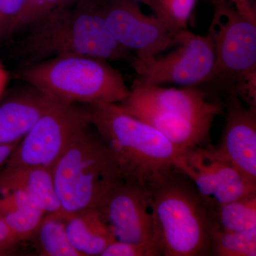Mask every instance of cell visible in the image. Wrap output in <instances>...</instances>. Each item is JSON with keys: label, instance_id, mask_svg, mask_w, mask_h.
Returning a JSON list of instances; mask_svg holds the SVG:
<instances>
[{"label": "cell", "instance_id": "1", "mask_svg": "<svg viewBox=\"0 0 256 256\" xmlns=\"http://www.w3.org/2000/svg\"><path fill=\"white\" fill-rule=\"evenodd\" d=\"M148 188L160 256H212L213 208L190 178L175 168Z\"/></svg>", "mask_w": 256, "mask_h": 256}, {"label": "cell", "instance_id": "2", "mask_svg": "<svg viewBox=\"0 0 256 256\" xmlns=\"http://www.w3.org/2000/svg\"><path fill=\"white\" fill-rule=\"evenodd\" d=\"M28 28L23 50L30 64L60 55L90 56L108 62L131 57L108 30L100 0H73Z\"/></svg>", "mask_w": 256, "mask_h": 256}, {"label": "cell", "instance_id": "3", "mask_svg": "<svg viewBox=\"0 0 256 256\" xmlns=\"http://www.w3.org/2000/svg\"><path fill=\"white\" fill-rule=\"evenodd\" d=\"M86 110L124 182L148 188L175 169L180 152L150 124L127 114L118 104L88 105Z\"/></svg>", "mask_w": 256, "mask_h": 256}, {"label": "cell", "instance_id": "4", "mask_svg": "<svg viewBox=\"0 0 256 256\" xmlns=\"http://www.w3.org/2000/svg\"><path fill=\"white\" fill-rule=\"evenodd\" d=\"M56 100L86 105L119 104L130 88L108 62L86 55H60L28 64L18 74Z\"/></svg>", "mask_w": 256, "mask_h": 256}, {"label": "cell", "instance_id": "5", "mask_svg": "<svg viewBox=\"0 0 256 256\" xmlns=\"http://www.w3.org/2000/svg\"><path fill=\"white\" fill-rule=\"evenodd\" d=\"M50 169L64 214L97 208L108 192L124 181L110 150L88 128L74 138Z\"/></svg>", "mask_w": 256, "mask_h": 256}, {"label": "cell", "instance_id": "6", "mask_svg": "<svg viewBox=\"0 0 256 256\" xmlns=\"http://www.w3.org/2000/svg\"><path fill=\"white\" fill-rule=\"evenodd\" d=\"M213 16L207 34L214 52L210 82L226 96L256 74V22L239 12L229 0H210Z\"/></svg>", "mask_w": 256, "mask_h": 256}, {"label": "cell", "instance_id": "7", "mask_svg": "<svg viewBox=\"0 0 256 256\" xmlns=\"http://www.w3.org/2000/svg\"><path fill=\"white\" fill-rule=\"evenodd\" d=\"M90 126L86 109L56 100L16 144L4 166L52 168L74 138Z\"/></svg>", "mask_w": 256, "mask_h": 256}, {"label": "cell", "instance_id": "8", "mask_svg": "<svg viewBox=\"0 0 256 256\" xmlns=\"http://www.w3.org/2000/svg\"><path fill=\"white\" fill-rule=\"evenodd\" d=\"M178 40L175 50L168 54L158 56L146 63L132 60L137 74L132 84L198 87L208 84L214 68V52L210 36L185 30L180 32Z\"/></svg>", "mask_w": 256, "mask_h": 256}, {"label": "cell", "instance_id": "9", "mask_svg": "<svg viewBox=\"0 0 256 256\" xmlns=\"http://www.w3.org/2000/svg\"><path fill=\"white\" fill-rule=\"evenodd\" d=\"M101 14L116 42L146 63L178 44L180 32L168 30L154 16L141 11L134 0H100Z\"/></svg>", "mask_w": 256, "mask_h": 256}, {"label": "cell", "instance_id": "10", "mask_svg": "<svg viewBox=\"0 0 256 256\" xmlns=\"http://www.w3.org/2000/svg\"><path fill=\"white\" fill-rule=\"evenodd\" d=\"M174 166L190 178L212 208L256 192V186L210 144L180 152Z\"/></svg>", "mask_w": 256, "mask_h": 256}, {"label": "cell", "instance_id": "11", "mask_svg": "<svg viewBox=\"0 0 256 256\" xmlns=\"http://www.w3.org/2000/svg\"><path fill=\"white\" fill-rule=\"evenodd\" d=\"M96 210L116 240L146 244L158 250L146 186L120 182L108 192Z\"/></svg>", "mask_w": 256, "mask_h": 256}, {"label": "cell", "instance_id": "12", "mask_svg": "<svg viewBox=\"0 0 256 256\" xmlns=\"http://www.w3.org/2000/svg\"><path fill=\"white\" fill-rule=\"evenodd\" d=\"M225 122L218 151L256 186V108L236 96H225Z\"/></svg>", "mask_w": 256, "mask_h": 256}, {"label": "cell", "instance_id": "13", "mask_svg": "<svg viewBox=\"0 0 256 256\" xmlns=\"http://www.w3.org/2000/svg\"><path fill=\"white\" fill-rule=\"evenodd\" d=\"M121 102L146 106L210 124L216 116L224 112L223 101L208 98L207 92L198 87L169 88L132 84L129 95Z\"/></svg>", "mask_w": 256, "mask_h": 256}, {"label": "cell", "instance_id": "14", "mask_svg": "<svg viewBox=\"0 0 256 256\" xmlns=\"http://www.w3.org/2000/svg\"><path fill=\"white\" fill-rule=\"evenodd\" d=\"M56 101L30 85L3 101L0 104V146L20 142Z\"/></svg>", "mask_w": 256, "mask_h": 256}, {"label": "cell", "instance_id": "15", "mask_svg": "<svg viewBox=\"0 0 256 256\" xmlns=\"http://www.w3.org/2000/svg\"><path fill=\"white\" fill-rule=\"evenodd\" d=\"M118 104L127 114L158 130L180 152L210 144L212 124L194 122L182 116L146 106L122 102Z\"/></svg>", "mask_w": 256, "mask_h": 256}, {"label": "cell", "instance_id": "16", "mask_svg": "<svg viewBox=\"0 0 256 256\" xmlns=\"http://www.w3.org/2000/svg\"><path fill=\"white\" fill-rule=\"evenodd\" d=\"M20 190L46 214L62 212L52 169L37 166H4L0 170V194Z\"/></svg>", "mask_w": 256, "mask_h": 256}, {"label": "cell", "instance_id": "17", "mask_svg": "<svg viewBox=\"0 0 256 256\" xmlns=\"http://www.w3.org/2000/svg\"><path fill=\"white\" fill-rule=\"evenodd\" d=\"M65 216L69 242L80 256H100L104 249L116 240L96 208Z\"/></svg>", "mask_w": 256, "mask_h": 256}, {"label": "cell", "instance_id": "18", "mask_svg": "<svg viewBox=\"0 0 256 256\" xmlns=\"http://www.w3.org/2000/svg\"><path fill=\"white\" fill-rule=\"evenodd\" d=\"M38 255L80 256L69 242L63 212L46 214L32 238Z\"/></svg>", "mask_w": 256, "mask_h": 256}, {"label": "cell", "instance_id": "19", "mask_svg": "<svg viewBox=\"0 0 256 256\" xmlns=\"http://www.w3.org/2000/svg\"><path fill=\"white\" fill-rule=\"evenodd\" d=\"M215 230L244 232L256 228V192L213 208Z\"/></svg>", "mask_w": 256, "mask_h": 256}, {"label": "cell", "instance_id": "20", "mask_svg": "<svg viewBox=\"0 0 256 256\" xmlns=\"http://www.w3.org/2000/svg\"><path fill=\"white\" fill-rule=\"evenodd\" d=\"M197 0H139L153 12L168 30L178 32L188 30V21Z\"/></svg>", "mask_w": 256, "mask_h": 256}, {"label": "cell", "instance_id": "21", "mask_svg": "<svg viewBox=\"0 0 256 256\" xmlns=\"http://www.w3.org/2000/svg\"><path fill=\"white\" fill-rule=\"evenodd\" d=\"M210 244L212 256H256V228L244 232L215 230Z\"/></svg>", "mask_w": 256, "mask_h": 256}, {"label": "cell", "instance_id": "22", "mask_svg": "<svg viewBox=\"0 0 256 256\" xmlns=\"http://www.w3.org/2000/svg\"><path fill=\"white\" fill-rule=\"evenodd\" d=\"M46 214L36 205L0 214L5 224L20 242L30 240Z\"/></svg>", "mask_w": 256, "mask_h": 256}, {"label": "cell", "instance_id": "23", "mask_svg": "<svg viewBox=\"0 0 256 256\" xmlns=\"http://www.w3.org/2000/svg\"><path fill=\"white\" fill-rule=\"evenodd\" d=\"M28 0H0V43L18 31Z\"/></svg>", "mask_w": 256, "mask_h": 256}, {"label": "cell", "instance_id": "24", "mask_svg": "<svg viewBox=\"0 0 256 256\" xmlns=\"http://www.w3.org/2000/svg\"><path fill=\"white\" fill-rule=\"evenodd\" d=\"M72 1L73 0H28V6L20 22L18 31L28 28L47 13Z\"/></svg>", "mask_w": 256, "mask_h": 256}, {"label": "cell", "instance_id": "25", "mask_svg": "<svg viewBox=\"0 0 256 256\" xmlns=\"http://www.w3.org/2000/svg\"><path fill=\"white\" fill-rule=\"evenodd\" d=\"M156 248L146 244L114 240L104 249L100 256H159Z\"/></svg>", "mask_w": 256, "mask_h": 256}, {"label": "cell", "instance_id": "26", "mask_svg": "<svg viewBox=\"0 0 256 256\" xmlns=\"http://www.w3.org/2000/svg\"><path fill=\"white\" fill-rule=\"evenodd\" d=\"M20 242L0 217V256L6 255L12 252Z\"/></svg>", "mask_w": 256, "mask_h": 256}, {"label": "cell", "instance_id": "27", "mask_svg": "<svg viewBox=\"0 0 256 256\" xmlns=\"http://www.w3.org/2000/svg\"><path fill=\"white\" fill-rule=\"evenodd\" d=\"M239 12L249 20L256 22V8L254 0H229Z\"/></svg>", "mask_w": 256, "mask_h": 256}, {"label": "cell", "instance_id": "28", "mask_svg": "<svg viewBox=\"0 0 256 256\" xmlns=\"http://www.w3.org/2000/svg\"><path fill=\"white\" fill-rule=\"evenodd\" d=\"M18 142L14 144H6V146H0V170L4 168L6 162L9 160L10 156L16 148Z\"/></svg>", "mask_w": 256, "mask_h": 256}, {"label": "cell", "instance_id": "29", "mask_svg": "<svg viewBox=\"0 0 256 256\" xmlns=\"http://www.w3.org/2000/svg\"><path fill=\"white\" fill-rule=\"evenodd\" d=\"M9 82V74L2 64L0 63V99L6 90Z\"/></svg>", "mask_w": 256, "mask_h": 256}, {"label": "cell", "instance_id": "30", "mask_svg": "<svg viewBox=\"0 0 256 256\" xmlns=\"http://www.w3.org/2000/svg\"><path fill=\"white\" fill-rule=\"evenodd\" d=\"M134 1H136L137 2H138V1H139V0H134Z\"/></svg>", "mask_w": 256, "mask_h": 256}]
</instances>
